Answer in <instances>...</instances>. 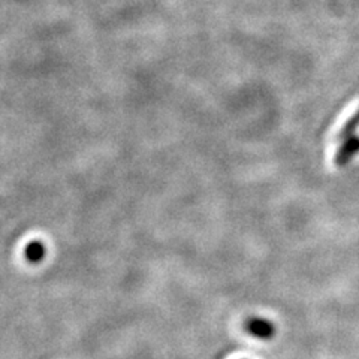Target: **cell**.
<instances>
[{"label": "cell", "mask_w": 359, "mask_h": 359, "mask_svg": "<svg viewBox=\"0 0 359 359\" xmlns=\"http://www.w3.org/2000/svg\"><path fill=\"white\" fill-rule=\"evenodd\" d=\"M245 330L249 334H252L256 339L261 340H269L274 337L276 327L274 325L262 318H252L245 322Z\"/></svg>", "instance_id": "6da1fadb"}, {"label": "cell", "mask_w": 359, "mask_h": 359, "mask_svg": "<svg viewBox=\"0 0 359 359\" xmlns=\"http://www.w3.org/2000/svg\"><path fill=\"white\" fill-rule=\"evenodd\" d=\"M358 153H359V137L347 138L346 141H343L340 149L337 150V153L334 156V163L339 168L346 166L347 163L352 162L355 154H358Z\"/></svg>", "instance_id": "7a4b0ae2"}, {"label": "cell", "mask_w": 359, "mask_h": 359, "mask_svg": "<svg viewBox=\"0 0 359 359\" xmlns=\"http://www.w3.org/2000/svg\"><path fill=\"white\" fill-rule=\"evenodd\" d=\"M359 128V109L355 112V114L344 123V126L340 129L339 135H337V140L339 141H346L347 138L353 137V133Z\"/></svg>", "instance_id": "3957f363"}, {"label": "cell", "mask_w": 359, "mask_h": 359, "mask_svg": "<svg viewBox=\"0 0 359 359\" xmlns=\"http://www.w3.org/2000/svg\"><path fill=\"white\" fill-rule=\"evenodd\" d=\"M45 256V247L39 241H33L26 247V257L30 262H39Z\"/></svg>", "instance_id": "277c9868"}]
</instances>
